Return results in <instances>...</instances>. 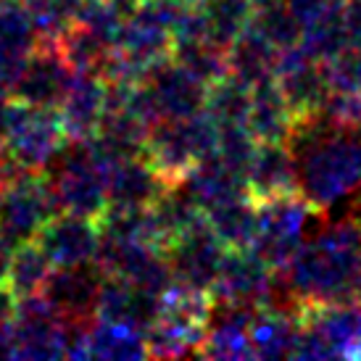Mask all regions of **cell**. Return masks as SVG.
I'll list each match as a JSON object with an SVG mask.
<instances>
[{
    "mask_svg": "<svg viewBox=\"0 0 361 361\" xmlns=\"http://www.w3.org/2000/svg\"><path fill=\"white\" fill-rule=\"evenodd\" d=\"M282 288L295 306L361 301V216L348 209L341 219L319 216V230L303 240Z\"/></svg>",
    "mask_w": 361,
    "mask_h": 361,
    "instance_id": "cell-1",
    "label": "cell"
},
{
    "mask_svg": "<svg viewBox=\"0 0 361 361\" xmlns=\"http://www.w3.org/2000/svg\"><path fill=\"white\" fill-rule=\"evenodd\" d=\"M290 145L298 156V190L317 211L327 214L361 190L359 132L338 130L317 116L298 121Z\"/></svg>",
    "mask_w": 361,
    "mask_h": 361,
    "instance_id": "cell-2",
    "label": "cell"
},
{
    "mask_svg": "<svg viewBox=\"0 0 361 361\" xmlns=\"http://www.w3.org/2000/svg\"><path fill=\"white\" fill-rule=\"evenodd\" d=\"M219 145V124L206 111L185 119H161L148 132L145 156L174 185L188 171L211 159Z\"/></svg>",
    "mask_w": 361,
    "mask_h": 361,
    "instance_id": "cell-3",
    "label": "cell"
},
{
    "mask_svg": "<svg viewBox=\"0 0 361 361\" xmlns=\"http://www.w3.org/2000/svg\"><path fill=\"white\" fill-rule=\"evenodd\" d=\"M322 214L303 198L301 190L282 192L256 201V238L253 251L274 271H285L306 240L311 219Z\"/></svg>",
    "mask_w": 361,
    "mask_h": 361,
    "instance_id": "cell-4",
    "label": "cell"
},
{
    "mask_svg": "<svg viewBox=\"0 0 361 361\" xmlns=\"http://www.w3.org/2000/svg\"><path fill=\"white\" fill-rule=\"evenodd\" d=\"M295 359H361V301L298 306Z\"/></svg>",
    "mask_w": 361,
    "mask_h": 361,
    "instance_id": "cell-5",
    "label": "cell"
},
{
    "mask_svg": "<svg viewBox=\"0 0 361 361\" xmlns=\"http://www.w3.org/2000/svg\"><path fill=\"white\" fill-rule=\"evenodd\" d=\"M56 214L51 182L40 171H21L0 195V232L11 245L35 240Z\"/></svg>",
    "mask_w": 361,
    "mask_h": 361,
    "instance_id": "cell-6",
    "label": "cell"
},
{
    "mask_svg": "<svg viewBox=\"0 0 361 361\" xmlns=\"http://www.w3.org/2000/svg\"><path fill=\"white\" fill-rule=\"evenodd\" d=\"M11 335L16 359H59L69 351V324L42 293L16 298Z\"/></svg>",
    "mask_w": 361,
    "mask_h": 361,
    "instance_id": "cell-7",
    "label": "cell"
},
{
    "mask_svg": "<svg viewBox=\"0 0 361 361\" xmlns=\"http://www.w3.org/2000/svg\"><path fill=\"white\" fill-rule=\"evenodd\" d=\"M69 140L59 109H35L21 103L13 130L3 148L24 171H42Z\"/></svg>",
    "mask_w": 361,
    "mask_h": 361,
    "instance_id": "cell-8",
    "label": "cell"
},
{
    "mask_svg": "<svg viewBox=\"0 0 361 361\" xmlns=\"http://www.w3.org/2000/svg\"><path fill=\"white\" fill-rule=\"evenodd\" d=\"M274 288H277V271L253 248H238L227 251L211 293L214 301L224 306L259 309L264 303L274 301Z\"/></svg>",
    "mask_w": 361,
    "mask_h": 361,
    "instance_id": "cell-9",
    "label": "cell"
},
{
    "mask_svg": "<svg viewBox=\"0 0 361 361\" xmlns=\"http://www.w3.org/2000/svg\"><path fill=\"white\" fill-rule=\"evenodd\" d=\"M274 82L280 85L285 101L290 103L293 114L298 121H309L322 116L324 101L330 95V82H327V69L324 63L298 45L285 48L277 61V74Z\"/></svg>",
    "mask_w": 361,
    "mask_h": 361,
    "instance_id": "cell-10",
    "label": "cell"
},
{
    "mask_svg": "<svg viewBox=\"0 0 361 361\" xmlns=\"http://www.w3.org/2000/svg\"><path fill=\"white\" fill-rule=\"evenodd\" d=\"M227 251L230 248L214 235L209 219L203 216L201 221H195L192 227L180 232L164 253L171 264L174 280L192 285V288L211 290Z\"/></svg>",
    "mask_w": 361,
    "mask_h": 361,
    "instance_id": "cell-11",
    "label": "cell"
},
{
    "mask_svg": "<svg viewBox=\"0 0 361 361\" xmlns=\"http://www.w3.org/2000/svg\"><path fill=\"white\" fill-rule=\"evenodd\" d=\"M74 80V69L63 59L59 40H40L21 74L13 95L35 109H59Z\"/></svg>",
    "mask_w": 361,
    "mask_h": 361,
    "instance_id": "cell-12",
    "label": "cell"
},
{
    "mask_svg": "<svg viewBox=\"0 0 361 361\" xmlns=\"http://www.w3.org/2000/svg\"><path fill=\"white\" fill-rule=\"evenodd\" d=\"M103 280L106 271L98 261L80 267H56L42 288V295L66 322H95Z\"/></svg>",
    "mask_w": 361,
    "mask_h": 361,
    "instance_id": "cell-13",
    "label": "cell"
},
{
    "mask_svg": "<svg viewBox=\"0 0 361 361\" xmlns=\"http://www.w3.org/2000/svg\"><path fill=\"white\" fill-rule=\"evenodd\" d=\"M145 87L151 92L161 119H185L206 109L209 85L192 71L171 59H164L145 74Z\"/></svg>",
    "mask_w": 361,
    "mask_h": 361,
    "instance_id": "cell-14",
    "label": "cell"
},
{
    "mask_svg": "<svg viewBox=\"0 0 361 361\" xmlns=\"http://www.w3.org/2000/svg\"><path fill=\"white\" fill-rule=\"evenodd\" d=\"M171 188V182L151 164V159L130 156L116 164H111L106 195H109L111 211H140L151 209L153 203L164 198V192Z\"/></svg>",
    "mask_w": 361,
    "mask_h": 361,
    "instance_id": "cell-15",
    "label": "cell"
},
{
    "mask_svg": "<svg viewBox=\"0 0 361 361\" xmlns=\"http://www.w3.org/2000/svg\"><path fill=\"white\" fill-rule=\"evenodd\" d=\"M35 240L48 253L53 267H80L98 259L101 227L98 219L77 214H56Z\"/></svg>",
    "mask_w": 361,
    "mask_h": 361,
    "instance_id": "cell-16",
    "label": "cell"
},
{
    "mask_svg": "<svg viewBox=\"0 0 361 361\" xmlns=\"http://www.w3.org/2000/svg\"><path fill=\"white\" fill-rule=\"evenodd\" d=\"M253 359H295L301 341V311L295 303H264L251 317Z\"/></svg>",
    "mask_w": 361,
    "mask_h": 361,
    "instance_id": "cell-17",
    "label": "cell"
},
{
    "mask_svg": "<svg viewBox=\"0 0 361 361\" xmlns=\"http://www.w3.org/2000/svg\"><path fill=\"white\" fill-rule=\"evenodd\" d=\"M106 106H109V80L98 71H74V80L59 106L66 135L74 140L92 137L106 114Z\"/></svg>",
    "mask_w": 361,
    "mask_h": 361,
    "instance_id": "cell-18",
    "label": "cell"
},
{
    "mask_svg": "<svg viewBox=\"0 0 361 361\" xmlns=\"http://www.w3.org/2000/svg\"><path fill=\"white\" fill-rule=\"evenodd\" d=\"M245 182L253 201L298 190V156L290 142H259Z\"/></svg>",
    "mask_w": 361,
    "mask_h": 361,
    "instance_id": "cell-19",
    "label": "cell"
},
{
    "mask_svg": "<svg viewBox=\"0 0 361 361\" xmlns=\"http://www.w3.org/2000/svg\"><path fill=\"white\" fill-rule=\"evenodd\" d=\"M245 127L259 142H290L298 127L290 103L285 101L274 80L261 82L251 92V109Z\"/></svg>",
    "mask_w": 361,
    "mask_h": 361,
    "instance_id": "cell-20",
    "label": "cell"
},
{
    "mask_svg": "<svg viewBox=\"0 0 361 361\" xmlns=\"http://www.w3.org/2000/svg\"><path fill=\"white\" fill-rule=\"evenodd\" d=\"M280 53L282 51H277L264 35H259L248 24L240 37L232 42L230 51H227L230 74L238 77L240 82H245V85H251V87H256L261 82H269L277 74Z\"/></svg>",
    "mask_w": 361,
    "mask_h": 361,
    "instance_id": "cell-21",
    "label": "cell"
},
{
    "mask_svg": "<svg viewBox=\"0 0 361 361\" xmlns=\"http://www.w3.org/2000/svg\"><path fill=\"white\" fill-rule=\"evenodd\" d=\"M148 356L145 332L127 322L95 319L87 332V359H142Z\"/></svg>",
    "mask_w": 361,
    "mask_h": 361,
    "instance_id": "cell-22",
    "label": "cell"
},
{
    "mask_svg": "<svg viewBox=\"0 0 361 361\" xmlns=\"http://www.w3.org/2000/svg\"><path fill=\"white\" fill-rule=\"evenodd\" d=\"M214 235L219 238L230 251L238 248H251L253 238H256V201L251 195H240L224 201L206 211Z\"/></svg>",
    "mask_w": 361,
    "mask_h": 361,
    "instance_id": "cell-23",
    "label": "cell"
},
{
    "mask_svg": "<svg viewBox=\"0 0 361 361\" xmlns=\"http://www.w3.org/2000/svg\"><path fill=\"white\" fill-rule=\"evenodd\" d=\"M195 3L201 11L203 37L211 45L230 51L232 42L248 27L253 6L248 0H195Z\"/></svg>",
    "mask_w": 361,
    "mask_h": 361,
    "instance_id": "cell-24",
    "label": "cell"
},
{
    "mask_svg": "<svg viewBox=\"0 0 361 361\" xmlns=\"http://www.w3.org/2000/svg\"><path fill=\"white\" fill-rule=\"evenodd\" d=\"M56 269L48 253L42 251L37 240H27L13 245L8 264V274H6V288H8L16 298L21 295H32V293H42L45 282Z\"/></svg>",
    "mask_w": 361,
    "mask_h": 361,
    "instance_id": "cell-25",
    "label": "cell"
},
{
    "mask_svg": "<svg viewBox=\"0 0 361 361\" xmlns=\"http://www.w3.org/2000/svg\"><path fill=\"white\" fill-rule=\"evenodd\" d=\"M251 92L253 87L240 82L238 77H221L214 85H209V98H206V114L216 121L219 127L230 124H245L248 109H251Z\"/></svg>",
    "mask_w": 361,
    "mask_h": 361,
    "instance_id": "cell-26",
    "label": "cell"
},
{
    "mask_svg": "<svg viewBox=\"0 0 361 361\" xmlns=\"http://www.w3.org/2000/svg\"><path fill=\"white\" fill-rule=\"evenodd\" d=\"M248 24H251L259 35H264L277 51H285V48H293V45L301 42L303 24L298 21V16L288 8L285 0H264V3H259V6L253 8Z\"/></svg>",
    "mask_w": 361,
    "mask_h": 361,
    "instance_id": "cell-27",
    "label": "cell"
},
{
    "mask_svg": "<svg viewBox=\"0 0 361 361\" xmlns=\"http://www.w3.org/2000/svg\"><path fill=\"white\" fill-rule=\"evenodd\" d=\"M348 45H351V40H348V32L343 24V6L319 16V19L309 21V24H303L301 48L322 63L335 59Z\"/></svg>",
    "mask_w": 361,
    "mask_h": 361,
    "instance_id": "cell-28",
    "label": "cell"
},
{
    "mask_svg": "<svg viewBox=\"0 0 361 361\" xmlns=\"http://www.w3.org/2000/svg\"><path fill=\"white\" fill-rule=\"evenodd\" d=\"M171 59L182 63L188 71H192L198 80L206 85H214L216 80L230 74V63H227V51L216 48L206 40H190V42H174L171 48Z\"/></svg>",
    "mask_w": 361,
    "mask_h": 361,
    "instance_id": "cell-29",
    "label": "cell"
},
{
    "mask_svg": "<svg viewBox=\"0 0 361 361\" xmlns=\"http://www.w3.org/2000/svg\"><path fill=\"white\" fill-rule=\"evenodd\" d=\"M324 69H327L330 90L361 95V45L343 48L335 59L324 63Z\"/></svg>",
    "mask_w": 361,
    "mask_h": 361,
    "instance_id": "cell-30",
    "label": "cell"
},
{
    "mask_svg": "<svg viewBox=\"0 0 361 361\" xmlns=\"http://www.w3.org/2000/svg\"><path fill=\"white\" fill-rule=\"evenodd\" d=\"M322 119L330 121L332 127L348 132L361 130V95L356 92H335L330 90L324 109H322Z\"/></svg>",
    "mask_w": 361,
    "mask_h": 361,
    "instance_id": "cell-31",
    "label": "cell"
},
{
    "mask_svg": "<svg viewBox=\"0 0 361 361\" xmlns=\"http://www.w3.org/2000/svg\"><path fill=\"white\" fill-rule=\"evenodd\" d=\"M285 3L298 16L301 24H309V21L319 19V16H324V13H330V11L343 6V0H285Z\"/></svg>",
    "mask_w": 361,
    "mask_h": 361,
    "instance_id": "cell-32",
    "label": "cell"
},
{
    "mask_svg": "<svg viewBox=\"0 0 361 361\" xmlns=\"http://www.w3.org/2000/svg\"><path fill=\"white\" fill-rule=\"evenodd\" d=\"M343 24L351 45H361V0H343Z\"/></svg>",
    "mask_w": 361,
    "mask_h": 361,
    "instance_id": "cell-33",
    "label": "cell"
},
{
    "mask_svg": "<svg viewBox=\"0 0 361 361\" xmlns=\"http://www.w3.org/2000/svg\"><path fill=\"white\" fill-rule=\"evenodd\" d=\"M13 311H16V295L6 285H0V332L6 330V327H11Z\"/></svg>",
    "mask_w": 361,
    "mask_h": 361,
    "instance_id": "cell-34",
    "label": "cell"
},
{
    "mask_svg": "<svg viewBox=\"0 0 361 361\" xmlns=\"http://www.w3.org/2000/svg\"><path fill=\"white\" fill-rule=\"evenodd\" d=\"M11 253H13V245H11V243L6 240V235L0 232V285H6V274H8Z\"/></svg>",
    "mask_w": 361,
    "mask_h": 361,
    "instance_id": "cell-35",
    "label": "cell"
},
{
    "mask_svg": "<svg viewBox=\"0 0 361 361\" xmlns=\"http://www.w3.org/2000/svg\"><path fill=\"white\" fill-rule=\"evenodd\" d=\"M106 3H109V6L116 11V13H119L121 19H127V16H132L135 11L140 8L145 0H106Z\"/></svg>",
    "mask_w": 361,
    "mask_h": 361,
    "instance_id": "cell-36",
    "label": "cell"
},
{
    "mask_svg": "<svg viewBox=\"0 0 361 361\" xmlns=\"http://www.w3.org/2000/svg\"><path fill=\"white\" fill-rule=\"evenodd\" d=\"M248 3H251L253 8H256V6H259V3H264V0H248Z\"/></svg>",
    "mask_w": 361,
    "mask_h": 361,
    "instance_id": "cell-37",
    "label": "cell"
}]
</instances>
